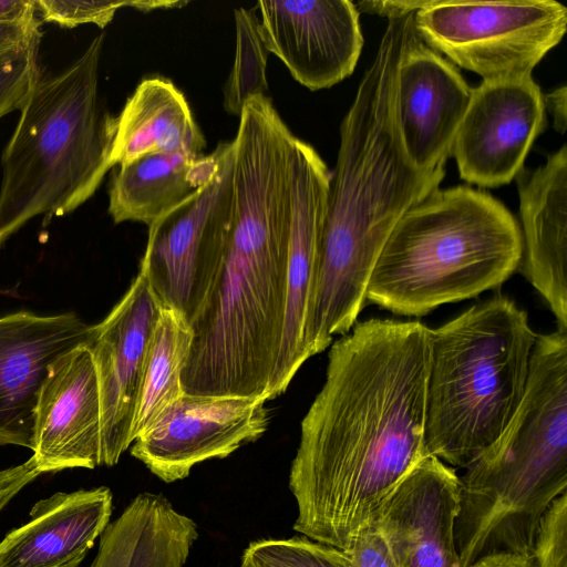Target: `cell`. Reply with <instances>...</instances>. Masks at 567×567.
Returning <instances> with one entry per match:
<instances>
[{"instance_id":"cell-3","label":"cell","mask_w":567,"mask_h":567,"mask_svg":"<svg viewBox=\"0 0 567 567\" xmlns=\"http://www.w3.org/2000/svg\"><path fill=\"white\" fill-rule=\"evenodd\" d=\"M402 56L400 45L379 44L341 122L306 320L307 360L352 329L394 226L445 176V168L419 169L404 150L396 117Z\"/></svg>"},{"instance_id":"cell-21","label":"cell","mask_w":567,"mask_h":567,"mask_svg":"<svg viewBox=\"0 0 567 567\" xmlns=\"http://www.w3.org/2000/svg\"><path fill=\"white\" fill-rule=\"evenodd\" d=\"M198 526L161 494H137L100 536L90 567H185Z\"/></svg>"},{"instance_id":"cell-33","label":"cell","mask_w":567,"mask_h":567,"mask_svg":"<svg viewBox=\"0 0 567 567\" xmlns=\"http://www.w3.org/2000/svg\"><path fill=\"white\" fill-rule=\"evenodd\" d=\"M430 0H363L355 7L358 11L385 17L389 20L400 19L425 7Z\"/></svg>"},{"instance_id":"cell-2","label":"cell","mask_w":567,"mask_h":567,"mask_svg":"<svg viewBox=\"0 0 567 567\" xmlns=\"http://www.w3.org/2000/svg\"><path fill=\"white\" fill-rule=\"evenodd\" d=\"M293 138L269 105L251 104L239 115L231 226L215 280L189 323L186 394L267 399L285 323Z\"/></svg>"},{"instance_id":"cell-6","label":"cell","mask_w":567,"mask_h":567,"mask_svg":"<svg viewBox=\"0 0 567 567\" xmlns=\"http://www.w3.org/2000/svg\"><path fill=\"white\" fill-rule=\"evenodd\" d=\"M536 337L527 312L503 295L429 329V455L466 468L497 440L524 396Z\"/></svg>"},{"instance_id":"cell-35","label":"cell","mask_w":567,"mask_h":567,"mask_svg":"<svg viewBox=\"0 0 567 567\" xmlns=\"http://www.w3.org/2000/svg\"><path fill=\"white\" fill-rule=\"evenodd\" d=\"M544 104L553 118L554 128L564 134L567 123V87L563 85L545 94Z\"/></svg>"},{"instance_id":"cell-9","label":"cell","mask_w":567,"mask_h":567,"mask_svg":"<svg viewBox=\"0 0 567 567\" xmlns=\"http://www.w3.org/2000/svg\"><path fill=\"white\" fill-rule=\"evenodd\" d=\"M214 177L148 227L140 264L163 308L190 323L204 303L223 260L233 216L231 142H220Z\"/></svg>"},{"instance_id":"cell-36","label":"cell","mask_w":567,"mask_h":567,"mask_svg":"<svg viewBox=\"0 0 567 567\" xmlns=\"http://www.w3.org/2000/svg\"><path fill=\"white\" fill-rule=\"evenodd\" d=\"M470 567H536L532 555L494 554L485 556Z\"/></svg>"},{"instance_id":"cell-15","label":"cell","mask_w":567,"mask_h":567,"mask_svg":"<svg viewBox=\"0 0 567 567\" xmlns=\"http://www.w3.org/2000/svg\"><path fill=\"white\" fill-rule=\"evenodd\" d=\"M331 172L317 151L295 136L290 154V238L287 298L279 358L267 398L281 395L307 361L303 337Z\"/></svg>"},{"instance_id":"cell-7","label":"cell","mask_w":567,"mask_h":567,"mask_svg":"<svg viewBox=\"0 0 567 567\" xmlns=\"http://www.w3.org/2000/svg\"><path fill=\"white\" fill-rule=\"evenodd\" d=\"M458 483L461 567L494 554L532 555L540 518L567 492V447L535 429H517L489 445Z\"/></svg>"},{"instance_id":"cell-24","label":"cell","mask_w":567,"mask_h":567,"mask_svg":"<svg viewBox=\"0 0 567 567\" xmlns=\"http://www.w3.org/2000/svg\"><path fill=\"white\" fill-rule=\"evenodd\" d=\"M192 341L193 332L184 316L174 309L162 308L146 353L134 440L184 394L182 372Z\"/></svg>"},{"instance_id":"cell-13","label":"cell","mask_w":567,"mask_h":567,"mask_svg":"<svg viewBox=\"0 0 567 567\" xmlns=\"http://www.w3.org/2000/svg\"><path fill=\"white\" fill-rule=\"evenodd\" d=\"M256 9L266 50L307 89L331 87L353 72L364 40L352 1L261 0Z\"/></svg>"},{"instance_id":"cell-32","label":"cell","mask_w":567,"mask_h":567,"mask_svg":"<svg viewBox=\"0 0 567 567\" xmlns=\"http://www.w3.org/2000/svg\"><path fill=\"white\" fill-rule=\"evenodd\" d=\"M39 21L0 22V54L31 44L41 38Z\"/></svg>"},{"instance_id":"cell-10","label":"cell","mask_w":567,"mask_h":567,"mask_svg":"<svg viewBox=\"0 0 567 567\" xmlns=\"http://www.w3.org/2000/svg\"><path fill=\"white\" fill-rule=\"evenodd\" d=\"M267 401L184 393L136 436L131 455L165 483L184 480L195 465L261 437L269 424Z\"/></svg>"},{"instance_id":"cell-19","label":"cell","mask_w":567,"mask_h":567,"mask_svg":"<svg viewBox=\"0 0 567 567\" xmlns=\"http://www.w3.org/2000/svg\"><path fill=\"white\" fill-rule=\"evenodd\" d=\"M523 272L567 331V146L515 177Z\"/></svg>"},{"instance_id":"cell-25","label":"cell","mask_w":567,"mask_h":567,"mask_svg":"<svg viewBox=\"0 0 567 567\" xmlns=\"http://www.w3.org/2000/svg\"><path fill=\"white\" fill-rule=\"evenodd\" d=\"M236 53L235 61L225 85V109L237 116L244 104L257 95L267 96V53L258 30L255 9L239 8L235 11Z\"/></svg>"},{"instance_id":"cell-16","label":"cell","mask_w":567,"mask_h":567,"mask_svg":"<svg viewBox=\"0 0 567 567\" xmlns=\"http://www.w3.org/2000/svg\"><path fill=\"white\" fill-rule=\"evenodd\" d=\"M90 328L75 312L0 316V445L31 450L35 405L49 369L87 343Z\"/></svg>"},{"instance_id":"cell-27","label":"cell","mask_w":567,"mask_h":567,"mask_svg":"<svg viewBox=\"0 0 567 567\" xmlns=\"http://www.w3.org/2000/svg\"><path fill=\"white\" fill-rule=\"evenodd\" d=\"M40 40L0 54V118L20 110L30 95L41 70Z\"/></svg>"},{"instance_id":"cell-11","label":"cell","mask_w":567,"mask_h":567,"mask_svg":"<svg viewBox=\"0 0 567 567\" xmlns=\"http://www.w3.org/2000/svg\"><path fill=\"white\" fill-rule=\"evenodd\" d=\"M545 125L544 94L532 75L482 81L451 151L461 178L484 188L511 183Z\"/></svg>"},{"instance_id":"cell-20","label":"cell","mask_w":567,"mask_h":567,"mask_svg":"<svg viewBox=\"0 0 567 567\" xmlns=\"http://www.w3.org/2000/svg\"><path fill=\"white\" fill-rule=\"evenodd\" d=\"M112 512L106 486L43 498L30 511L31 519L0 542V567H79Z\"/></svg>"},{"instance_id":"cell-23","label":"cell","mask_w":567,"mask_h":567,"mask_svg":"<svg viewBox=\"0 0 567 567\" xmlns=\"http://www.w3.org/2000/svg\"><path fill=\"white\" fill-rule=\"evenodd\" d=\"M206 142L184 94L168 79L142 80L115 116L112 166L158 153L203 154Z\"/></svg>"},{"instance_id":"cell-8","label":"cell","mask_w":567,"mask_h":567,"mask_svg":"<svg viewBox=\"0 0 567 567\" xmlns=\"http://www.w3.org/2000/svg\"><path fill=\"white\" fill-rule=\"evenodd\" d=\"M414 28L427 47L483 81L532 75L567 29V8L554 0H430Z\"/></svg>"},{"instance_id":"cell-22","label":"cell","mask_w":567,"mask_h":567,"mask_svg":"<svg viewBox=\"0 0 567 567\" xmlns=\"http://www.w3.org/2000/svg\"><path fill=\"white\" fill-rule=\"evenodd\" d=\"M220 146L208 155L158 153L140 157L114 172L107 212L115 224L151 226L179 205L217 173Z\"/></svg>"},{"instance_id":"cell-31","label":"cell","mask_w":567,"mask_h":567,"mask_svg":"<svg viewBox=\"0 0 567 567\" xmlns=\"http://www.w3.org/2000/svg\"><path fill=\"white\" fill-rule=\"evenodd\" d=\"M40 474L32 457L20 465L0 470V512Z\"/></svg>"},{"instance_id":"cell-28","label":"cell","mask_w":567,"mask_h":567,"mask_svg":"<svg viewBox=\"0 0 567 567\" xmlns=\"http://www.w3.org/2000/svg\"><path fill=\"white\" fill-rule=\"evenodd\" d=\"M133 4L134 1L121 0H35V10L42 21L61 28L92 23L103 29L118 9Z\"/></svg>"},{"instance_id":"cell-29","label":"cell","mask_w":567,"mask_h":567,"mask_svg":"<svg viewBox=\"0 0 567 567\" xmlns=\"http://www.w3.org/2000/svg\"><path fill=\"white\" fill-rule=\"evenodd\" d=\"M532 557L536 567H567V492L556 497L540 518Z\"/></svg>"},{"instance_id":"cell-4","label":"cell","mask_w":567,"mask_h":567,"mask_svg":"<svg viewBox=\"0 0 567 567\" xmlns=\"http://www.w3.org/2000/svg\"><path fill=\"white\" fill-rule=\"evenodd\" d=\"M104 34L71 64L40 74L1 155L0 246L35 217L73 213L113 168L115 116L102 105Z\"/></svg>"},{"instance_id":"cell-12","label":"cell","mask_w":567,"mask_h":567,"mask_svg":"<svg viewBox=\"0 0 567 567\" xmlns=\"http://www.w3.org/2000/svg\"><path fill=\"white\" fill-rule=\"evenodd\" d=\"M162 308L138 272L109 315L90 328L86 344L100 386L102 465H115L134 441L146 353Z\"/></svg>"},{"instance_id":"cell-26","label":"cell","mask_w":567,"mask_h":567,"mask_svg":"<svg viewBox=\"0 0 567 567\" xmlns=\"http://www.w3.org/2000/svg\"><path fill=\"white\" fill-rule=\"evenodd\" d=\"M239 567H349L342 550L305 536L262 538L244 550Z\"/></svg>"},{"instance_id":"cell-30","label":"cell","mask_w":567,"mask_h":567,"mask_svg":"<svg viewBox=\"0 0 567 567\" xmlns=\"http://www.w3.org/2000/svg\"><path fill=\"white\" fill-rule=\"evenodd\" d=\"M342 551L349 567H399L385 537L374 523L361 527Z\"/></svg>"},{"instance_id":"cell-1","label":"cell","mask_w":567,"mask_h":567,"mask_svg":"<svg viewBox=\"0 0 567 567\" xmlns=\"http://www.w3.org/2000/svg\"><path fill=\"white\" fill-rule=\"evenodd\" d=\"M429 329L419 320L371 318L332 343L290 466L295 532L343 550L429 455Z\"/></svg>"},{"instance_id":"cell-18","label":"cell","mask_w":567,"mask_h":567,"mask_svg":"<svg viewBox=\"0 0 567 567\" xmlns=\"http://www.w3.org/2000/svg\"><path fill=\"white\" fill-rule=\"evenodd\" d=\"M457 68L412 35L396 81V117L406 155L422 171L445 168L471 100Z\"/></svg>"},{"instance_id":"cell-5","label":"cell","mask_w":567,"mask_h":567,"mask_svg":"<svg viewBox=\"0 0 567 567\" xmlns=\"http://www.w3.org/2000/svg\"><path fill=\"white\" fill-rule=\"evenodd\" d=\"M522 250L519 225L503 203L470 186L439 187L394 226L365 300L422 317L501 287L520 266Z\"/></svg>"},{"instance_id":"cell-17","label":"cell","mask_w":567,"mask_h":567,"mask_svg":"<svg viewBox=\"0 0 567 567\" xmlns=\"http://www.w3.org/2000/svg\"><path fill=\"white\" fill-rule=\"evenodd\" d=\"M458 494L455 470L427 455L388 495L372 523L399 567H461L454 539Z\"/></svg>"},{"instance_id":"cell-14","label":"cell","mask_w":567,"mask_h":567,"mask_svg":"<svg viewBox=\"0 0 567 567\" xmlns=\"http://www.w3.org/2000/svg\"><path fill=\"white\" fill-rule=\"evenodd\" d=\"M31 450L41 474L102 465L100 386L86 343L51 364L35 405Z\"/></svg>"},{"instance_id":"cell-34","label":"cell","mask_w":567,"mask_h":567,"mask_svg":"<svg viewBox=\"0 0 567 567\" xmlns=\"http://www.w3.org/2000/svg\"><path fill=\"white\" fill-rule=\"evenodd\" d=\"M37 20L35 0H0V22L28 23Z\"/></svg>"}]
</instances>
